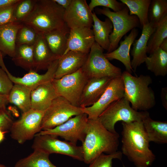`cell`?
I'll use <instances>...</instances> for the list:
<instances>
[{
  "label": "cell",
  "mask_w": 167,
  "mask_h": 167,
  "mask_svg": "<svg viewBox=\"0 0 167 167\" xmlns=\"http://www.w3.org/2000/svg\"><path fill=\"white\" fill-rule=\"evenodd\" d=\"M122 152L136 167H149L156 156L149 148V143L142 121L122 122Z\"/></svg>",
  "instance_id": "1"
},
{
  "label": "cell",
  "mask_w": 167,
  "mask_h": 167,
  "mask_svg": "<svg viewBox=\"0 0 167 167\" xmlns=\"http://www.w3.org/2000/svg\"><path fill=\"white\" fill-rule=\"evenodd\" d=\"M119 137L118 133H113L105 128L97 119H88L86 136L82 143L83 161L89 164L102 153L117 151Z\"/></svg>",
  "instance_id": "2"
},
{
  "label": "cell",
  "mask_w": 167,
  "mask_h": 167,
  "mask_svg": "<svg viewBox=\"0 0 167 167\" xmlns=\"http://www.w3.org/2000/svg\"><path fill=\"white\" fill-rule=\"evenodd\" d=\"M65 11L54 0H37L32 11L22 23L38 34H44L65 25Z\"/></svg>",
  "instance_id": "3"
},
{
  "label": "cell",
  "mask_w": 167,
  "mask_h": 167,
  "mask_svg": "<svg viewBox=\"0 0 167 167\" xmlns=\"http://www.w3.org/2000/svg\"><path fill=\"white\" fill-rule=\"evenodd\" d=\"M124 87V97L136 111H147L156 104L154 91L149 86L152 83L150 75L135 76L127 71L122 72Z\"/></svg>",
  "instance_id": "4"
},
{
  "label": "cell",
  "mask_w": 167,
  "mask_h": 167,
  "mask_svg": "<svg viewBox=\"0 0 167 167\" xmlns=\"http://www.w3.org/2000/svg\"><path fill=\"white\" fill-rule=\"evenodd\" d=\"M149 116L147 111H139L133 109L130 102L124 97L112 103L99 116L97 119L104 127L114 134L115 126L118 121L130 122L142 121Z\"/></svg>",
  "instance_id": "5"
},
{
  "label": "cell",
  "mask_w": 167,
  "mask_h": 167,
  "mask_svg": "<svg viewBox=\"0 0 167 167\" xmlns=\"http://www.w3.org/2000/svg\"><path fill=\"white\" fill-rule=\"evenodd\" d=\"M96 13L106 16L111 21L113 29L110 35V44L106 53L111 52L116 49L122 37L128 32L140 26L138 17L130 15L129 10L126 6L122 10L115 12L109 8L103 7L95 9Z\"/></svg>",
  "instance_id": "6"
},
{
  "label": "cell",
  "mask_w": 167,
  "mask_h": 167,
  "mask_svg": "<svg viewBox=\"0 0 167 167\" xmlns=\"http://www.w3.org/2000/svg\"><path fill=\"white\" fill-rule=\"evenodd\" d=\"M104 51L96 42L91 48L82 68L89 79L104 77L114 78L122 75L121 69L110 62L105 57Z\"/></svg>",
  "instance_id": "7"
},
{
  "label": "cell",
  "mask_w": 167,
  "mask_h": 167,
  "mask_svg": "<svg viewBox=\"0 0 167 167\" xmlns=\"http://www.w3.org/2000/svg\"><path fill=\"white\" fill-rule=\"evenodd\" d=\"M88 79L81 68L73 73L54 79L52 83L58 96L64 98L73 105L80 107L81 96Z\"/></svg>",
  "instance_id": "8"
},
{
  "label": "cell",
  "mask_w": 167,
  "mask_h": 167,
  "mask_svg": "<svg viewBox=\"0 0 167 167\" xmlns=\"http://www.w3.org/2000/svg\"><path fill=\"white\" fill-rule=\"evenodd\" d=\"M83 113L81 107L73 105L64 98L58 96L44 112L41 123V130L54 128L72 116Z\"/></svg>",
  "instance_id": "9"
},
{
  "label": "cell",
  "mask_w": 167,
  "mask_h": 167,
  "mask_svg": "<svg viewBox=\"0 0 167 167\" xmlns=\"http://www.w3.org/2000/svg\"><path fill=\"white\" fill-rule=\"evenodd\" d=\"M33 150L38 149L50 154H59L83 161L84 153L82 146L58 139L57 137L49 135H36L32 146Z\"/></svg>",
  "instance_id": "10"
},
{
  "label": "cell",
  "mask_w": 167,
  "mask_h": 167,
  "mask_svg": "<svg viewBox=\"0 0 167 167\" xmlns=\"http://www.w3.org/2000/svg\"><path fill=\"white\" fill-rule=\"evenodd\" d=\"M44 112L31 109L23 113L19 120L13 122L10 129L11 138L20 144L34 138L41 131Z\"/></svg>",
  "instance_id": "11"
},
{
  "label": "cell",
  "mask_w": 167,
  "mask_h": 167,
  "mask_svg": "<svg viewBox=\"0 0 167 167\" xmlns=\"http://www.w3.org/2000/svg\"><path fill=\"white\" fill-rule=\"evenodd\" d=\"M88 119L87 114L83 113L54 128L41 131L36 135L59 136L75 144L78 141L83 143L86 136Z\"/></svg>",
  "instance_id": "12"
},
{
  "label": "cell",
  "mask_w": 167,
  "mask_h": 167,
  "mask_svg": "<svg viewBox=\"0 0 167 167\" xmlns=\"http://www.w3.org/2000/svg\"><path fill=\"white\" fill-rule=\"evenodd\" d=\"M124 87L122 75L113 78L100 98L92 105L81 108L89 119H97L113 102L124 97Z\"/></svg>",
  "instance_id": "13"
},
{
  "label": "cell",
  "mask_w": 167,
  "mask_h": 167,
  "mask_svg": "<svg viewBox=\"0 0 167 167\" xmlns=\"http://www.w3.org/2000/svg\"><path fill=\"white\" fill-rule=\"evenodd\" d=\"M92 12L85 0H72L65 10L64 19L70 29L77 28H91L93 24Z\"/></svg>",
  "instance_id": "14"
},
{
  "label": "cell",
  "mask_w": 167,
  "mask_h": 167,
  "mask_svg": "<svg viewBox=\"0 0 167 167\" xmlns=\"http://www.w3.org/2000/svg\"><path fill=\"white\" fill-rule=\"evenodd\" d=\"M59 58L52 62L46 72L43 74H39L34 70H31L22 77H20L12 75L7 68L4 71L13 83L24 85L32 90L41 84L51 82L55 78Z\"/></svg>",
  "instance_id": "15"
},
{
  "label": "cell",
  "mask_w": 167,
  "mask_h": 167,
  "mask_svg": "<svg viewBox=\"0 0 167 167\" xmlns=\"http://www.w3.org/2000/svg\"><path fill=\"white\" fill-rule=\"evenodd\" d=\"M95 42L91 28L79 27L71 29L63 54L70 51L88 54Z\"/></svg>",
  "instance_id": "16"
},
{
  "label": "cell",
  "mask_w": 167,
  "mask_h": 167,
  "mask_svg": "<svg viewBox=\"0 0 167 167\" xmlns=\"http://www.w3.org/2000/svg\"><path fill=\"white\" fill-rule=\"evenodd\" d=\"M113 78L104 77L89 79L81 94L79 107L83 108L90 106L96 102Z\"/></svg>",
  "instance_id": "17"
},
{
  "label": "cell",
  "mask_w": 167,
  "mask_h": 167,
  "mask_svg": "<svg viewBox=\"0 0 167 167\" xmlns=\"http://www.w3.org/2000/svg\"><path fill=\"white\" fill-rule=\"evenodd\" d=\"M156 24L149 22L142 27L141 34L133 44L131 51L132 59L131 61L132 68L135 71L137 68L144 62L148 56L147 43L150 36L155 29Z\"/></svg>",
  "instance_id": "18"
},
{
  "label": "cell",
  "mask_w": 167,
  "mask_h": 167,
  "mask_svg": "<svg viewBox=\"0 0 167 167\" xmlns=\"http://www.w3.org/2000/svg\"><path fill=\"white\" fill-rule=\"evenodd\" d=\"M88 54L70 51L59 58L55 78L74 73L81 69L85 64Z\"/></svg>",
  "instance_id": "19"
},
{
  "label": "cell",
  "mask_w": 167,
  "mask_h": 167,
  "mask_svg": "<svg viewBox=\"0 0 167 167\" xmlns=\"http://www.w3.org/2000/svg\"><path fill=\"white\" fill-rule=\"evenodd\" d=\"M60 57L52 52L43 34H38L33 45L34 70L37 71L47 70L52 62Z\"/></svg>",
  "instance_id": "20"
},
{
  "label": "cell",
  "mask_w": 167,
  "mask_h": 167,
  "mask_svg": "<svg viewBox=\"0 0 167 167\" xmlns=\"http://www.w3.org/2000/svg\"><path fill=\"white\" fill-rule=\"evenodd\" d=\"M58 96L52 81L41 84L32 90L31 109L45 111Z\"/></svg>",
  "instance_id": "21"
},
{
  "label": "cell",
  "mask_w": 167,
  "mask_h": 167,
  "mask_svg": "<svg viewBox=\"0 0 167 167\" xmlns=\"http://www.w3.org/2000/svg\"><path fill=\"white\" fill-rule=\"evenodd\" d=\"M138 33L137 29H132L124 39L120 41L118 48L111 52L104 54L105 57L109 60L116 59L122 62L125 66L126 71L131 74L133 71L131 66L130 52L131 47Z\"/></svg>",
  "instance_id": "22"
},
{
  "label": "cell",
  "mask_w": 167,
  "mask_h": 167,
  "mask_svg": "<svg viewBox=\"0 0 167 167\" xmlns=\"http://www.w3.org/2000/svg\"><path fill=\"white\" fill-rule=\"evenodd\" d=\"M14 22L0 26V52L12 58L15 53L16 39L18 30L23 26Z\"/></svg>",
  "instance_id": "23"
},
{
  "label": "cell",
  "mask_w": 167,
  "mask_h": 167,
  "mask_svg": "<svg viewBox=\"0 0 167 167\" xmlns=\"http://www.w3.org/2000/svg\"><path fill=\"white\" fill-rule=\"evenodd\" d=\"M70 30L65 24L61 28L43 34L50 49L56 56L61 57L64 54Z\"/></svg>",
  "instance_id": "24"
},
{
  "label": "cell",
  "mask_w": 167,
  "mask_h": 167,
  "mask_svg": "<svg viewBox=\"0 0 167 167\" xmlns=\"http://www.w3.org/2000/svg\"><path fill=\"white\" fill-rule=\"evenodd\" d=\"M92 16L93 22L92 30L95 41L107 51L110 44L109 36L113 29L112 23L107 17L104 21L101 20L95 12L92 13Z\"/></svg>",
  "instance_id": "25"
},
{
  "label": "cell",
  "mask_w": 167,
  "mask_h": 167,
  "mask_svg": "<svg viewBox=\"0 0 167 167\" xmlns=\"http://www.w3.org/2000/svg\"><path fill=\"white\" fill-rule=\"evenodd\" d=\"M150 142L160 144L167 143V122L153 120L148 116L142 120Z\"/></svg>",
  "instance_id": "26"
},
{
  "label": "cell",
  "mask_w": 167,
  "mask_h": 167,
  "mask_svg": "<svg viewBox=\"0 0 167 167\" xmlns=\"http://www.w3.org/2000/svg\"><path fill=\"white\" fill-rule=\"evenodd\" d=\"M32 90L23 85L14 84L9 94V103L16 106L23 113L31 109V95Z\"/></svg>",
  "instance_id": "27"
},
{
  "label": "cell",
  "mask_w": 167,
  "mask_h": 167,
  "mask_svg": "<svg viewBox=\"0 0 167 167\" xmlns=\"http://www.w3.org/2000/svg\"><path fill=\"white\" fill-rule=\"evenodd\" d=\"M144 62L147 69L156 76L167 74V52L159 48L146 58Z\"/></svg>",
  "instance_id": "28"
},
{
  "label": "cell",
  "mask_w": 167,
  "mask_h": 167,
  "mask_svg": "<svg viewBox=\"0 0 167 167\" xmlns=\"http://www.w3.org/2000/svg\"><path fill=\"white\" fill-rule=\"evenodd\" d=\"M49 155L39 150H33L29 155L19 160L14 167H57L50 160Z\"/></svg>",
  "instance_id": "29"
},
{
  "label": "cell",
  "mask_w": 167,
  "mask_h": 167,
  "mask_svg": "<svg viewBox=\"0 0 167 167\" xmlns=\"http://www.w3.org/2000/svg\"><path fill=\"white\" fill-rule=\"evenodd\" d=\"M12 60L17 66L29 71L34 70L33 45H16L15 54Z\"/></svg>",
  "instance_id": "30"
},
{
  "label": "cell",
  "mask_w": 167,
  "mask_h": 167,
  "mask_svg": "<svg viewBox=\"0 0 167 167\" xmlns=\"http://www.w3.org/2000/svg\"><path fill=\"white\" fill-rule=\"evenodd\" d=\"M128 8L130 15L136 16L138 18L140 26L149 22L148 10L151 0H120Z\"/></svg>",
  "instance_id": "31"
},
{
  "label": "cell",
  "mask_w": 167,
  "mask_h": 167,
  "mask_svg": "<svg viewBox=\"0 0 167 167\" xmlns=\"http://www.w3.org/2000/svg\"><path fill=\"white\" fill-rule=\"evenodd\" d=\"M167 38V15L156 25L147 43V53L149 54L158 49L162 41Z\"/></svg>",
  "instance_id": "32"
},
{
  "label": "cell",
  "mask_w": 167,
  "mask_h": 167,
  "mask_svg": "<svg viewBox=\"0 0 167 167\" xmlns=\"http://www.w3.org/2000/svg\"><path fill=\"white\" fill-rule=\"evenodd\" d=\"M166 15H167V0H151L148 13L149 22L156 25Z\"/></svg>",
  "instance_id": "33"
},
{
  "label": "cell",
  "mask_w": 167,
  "mask_h": 167,
  "mask_svg": "<svg viewBox=\"0 0 167 167\" xmlns=\"http://www.w3.org/2000/svg\"><path fill=\"white\" fill-rule=\"evenodd\" d=\"M37 0H20L14 12V22L22 23L32 11Z\"/></svg>",
  "instance_id": "34"
},
{
  "label": "cell",
  "mask_w": 167,
  "mask_h": 167,
  "mask_svg": "<svg viewBox=\"0 0 167 167\" xmlns=\"http://www.w3.org/2000/svg\"><path fill=\"white\" fill-rule=\"evenodd\" d=\"M37 35L38 33L35 30L24 24L17 32L16 39V45H33Z\"/></svg>",
  "instance_id": "35"
},
{
  "label": "cell",
  "mask_w": 167,
  "mask_h": 167,
  "mask_svg": "<svg viewBox=\"0 0 167 167\" xmlns=\"http://www.w3.org/2000/svg\"><path fill=\"white\" fill-rule=\"evenodd\" d=\"M122 155L121 152L119 151L111 154L102 153L92 161L88 167H112L113 160H121Z\"/></svg>",
  "instance_id": "36"
},
{
  "label": "cell",
  "mask_w": 167,
  "mask_h": 167,
  "mask_svg": "<svg viewBox=\"0 0 167 167\" xmlns=\"http://www.w3.org/2000/svg\"><path fill=\"white\" fill-rule=\"evenodd\" d=\"M88 5L92 11L96 7L102 6L112 9L115 12L122 10L126 6L124 4L116 0H91Z\"/></svg>",
  "instance_id": "37"
},
{
  "label": "cell",
  "mask_w": 167,
  "mask_h": 167,
  "mask_svg": "<svg viewBox=\"0 0 167 167\" xmlns=\"http://www.w3.org/2000/svg\"><path fill=\"white\" fill-rule=\"evenodd\" d=\"M17 3L0 7V26L14 22V12Z\"/></svg>",
  "instance_id": "38"
},
{
  "label": "cell",
  "mask_w": 167,
  "mask_h": 167,
  "mask_svg": "<svg viewBox=\"0 0 167 167\" xmlns=\"http://www.w3.org/2000/svg\"><path fill=\"white\" fill-rule=\"evenodd\" d=\"M6 73L0 67V93L8 95L13 84Z\"/></svg>",
  "instance_id": "39"
},
{
  "label": "cell",
  "mask_w": 167,
  "mask_h": 167,
  "mask_svg": "<svg viewBox=\"0 0 167 167\" xmlns=\"http://www.w3.org/2000/svg\"><path fill=\"white\" fill-rule=\"evenodd\" d=\"M14 122L6 108L0 110V128L2 130L10 129Z\"/></svg>",
  "instance_id": "40"
},
{
  "label": "cell",
  "mask_w": 167,
  "mask_h": 167,
  "mask_svg": "<svg viewBox=\"0 0 167 167\" xmlns=\"http://www.w3.org/2000/svg\"><path fill=\"white\" fill-rule=\"evenodd\" d=\"M161 97L163 106L167 110V88H162L161 92Z\"/></svg>",
  "instance_id": "41"
},
{
  "label": "cell",
  "mask_w": 167,
  "mask_h": 167,
  "mask_svg": "<svg viewBox=\"0 0 167 167\" xmlns=\"http://www.w3.org/2000/svg\"><path fill=\"white\" fill-rule=\"evenodd\" d=\"M8 103V95L0 93V110L5 108Z\"/></svg>",
  "instance_id": "42"
},
{
  "label": "cell",
  "mask_w": 167,
  "mask_h": 167,
  "mask_svg": "<svg viewBox=\"0 0 167 167\" xmlns=\"http://www.w3.org/2000/svg\"><path fill=\"white\" fill-rule=\"evenodd\" d=\"M54 1L59 5L66 10L69 6L72 0H54Z\"/></svg>",
  "instance_id": "43"
},
{
  "label": "cell",
  "mask_w": 167,
  "mask_h": 167,
  "mask_svg": "<svg viewBox=\"0 0 167 167\" xmlns=\"http://www.w3.org/2000/svg\"><path fill=\"white\" fill-rule=\"evenodd\" d=\"M19 0H0V7L15 4Z\"/></svg>",
  "instance_id": "44"
},
{
  "label": "cell",
  "mask_w": 167,
  "mask_h": 167,
  "mask_svg": "<svg viewBox=\"0 0 167 167\" xmlns=\"http://www.w3.org/2000/svg\"><path fill=\"white\" fill-rule=\"evenodd\" d=\"M159 48L167 52V38H165L161 42Z\"/></svg>",
  "instance_id": "45"
},
{
  "label": "cell",
  "mask_w": 167,
  "mask_h": 167,
  "mask_svg": "<svg viewBox=\"0 0 167 167\" xmlns=\"http://www.w3.org/2000/svg\"><path fill=\"white\" fill-rule=\"evenodd\" d=\"M4 138V133L3 130L0 128V143L1 142Z\"/></svg>",
  "instance_id": "46"
},
{
  "label": "cell",
  "mask_w": 167,
  "mask_h": 167,
  "mask_svg": "<svg viewBox=\"0 0 167 167\" xmlns=\"http://www.w3.org/2000/svg\"><path fill=\"white\" fill-rule=\"evenodd\" d=\"M0 167H11L6 166H5L4 165L0 164Z\"/></svg>",
  "instance_id": "47"
}]
</instances>
